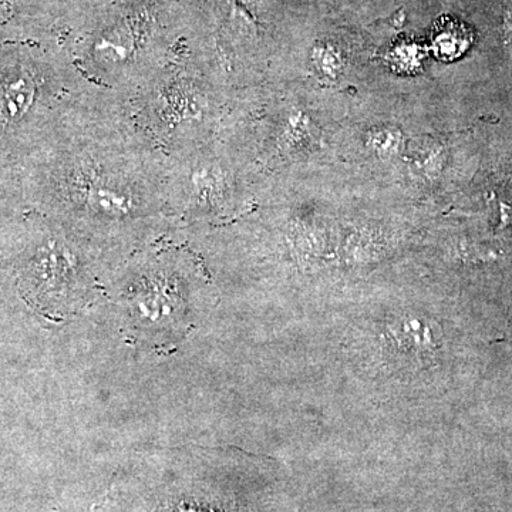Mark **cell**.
I'll use <instances>...</instances> for the list:
<instances>
[{
  "mask_svg": "<svg viewBox=\"0 0 512 512\" xmlns=\"http://www.w3.org/2000/svg\"><path fill=\"white\" fill-rule=\"evenodd\" d=\"M109 96L76 97V150L66 177L76 237L94 247L137 242L170 214V163Z\"/></svg>",
  "mask_w": 512,
  "mask_h": 512,
  "instance_id": "6da1fadb",
  "label": "cell"
},
{
  "mask_svg": "<svg viewBox=\"0 0 512 512\" xmlns=\"http://www.w3.org/2000/svg\"><path fill=\"white\" fill-rule=\"evenodd\" d=\"M35 84L29 76L0 82V121L19 120L32 104Z\"/></svg>",
  "mask_w": 512,
  "mask_h": 512,
  "instance_id": "7a4b0ae2",
  "label": "cell"
},
{
  "mask_svg": "<svg viewBox=\"0 0 512 512\" xmlns=\"http://www.w3.org/2000/svg\"><path fill=\"white\" fill-rule=\"evenodd\" d=\"M471 43L470 32L460 23H447L436 36V50L443 57H458Z\"/></svg>",
  "mask_w": 512,
  "mask_h": 512,
  "instance_id": "3957f363",
  "label": "cell"
},
{
  "mask_svg": "<svg viewBox=\"0 0 512 512\" xmlns=\"http://www.w3.org/2000/svg\"><path fill=\"white\" fill-rule=\"evenodd\" d=\"M372 146L376 153L389 156V154L396 153L399 148L400 134L390 130L379 131L372 137Z\"/></svg>",
  "mask_w": 512,
  "mask_h": 512,
  "instance_id": "277c9868",
  "label": "cell"
}]
</instances>
